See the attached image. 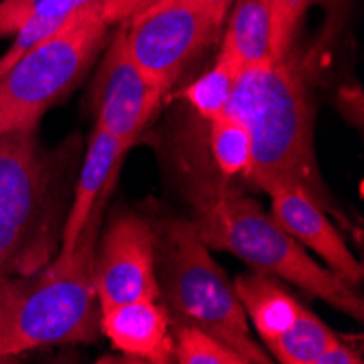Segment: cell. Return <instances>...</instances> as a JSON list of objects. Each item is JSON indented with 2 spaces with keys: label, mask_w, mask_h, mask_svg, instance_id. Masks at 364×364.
I'll return each instance as SVG.
<instances>
[{
  "label": "cell",
  "mask_w": 364,
  "mask_h": 364,
  "mask_svg": "<svg viewBox=\"0 0 364 364\" xmlns=\"http://www.w3.org/2000/svg\"><path fill=\"white\" fill-rule=\"evenodd\" d=\"M267 194L271 196L273 218L288 234L308 251L318 255L325 267L343 282L360 288L364 277L362 262L351 253L343 234L314 198L294 186H273Z\"/></svg>",
  "instance_id": "cell-10"
},
{
  "label": "cell",
  "mask_w": 364,
  "mask_h": 364,
  "mask_svg": "<svg viewBox=\"0 0 364 364\" xmlns=\"http://www.w3.org/2000/svg\"><path fill=\"white\" fill-rule=\"evenodd\" d=\"M177 364H247V360L194 325L173 323Z\"/></svg>",
  "instance_id": "cell-19"
},
{
  "label": "cell",
  "mask_w": 364,
  "mask_h": 364,
  "mask_svg": "<svg viewBox=\"0 0 364 364\" xmlns=\"http://www.w3.org/2000/svg\"><path fill=\"white\" fill-rule=\"evenodd\" d=\"M81 140L46 149L38 129L0 134V273L28 275L57 257Z\"/></svg>",
  "instance_id": "cell-2"
},
{
  "label": "cell",
  "mask_w": 364,
  "mask_h": 364,
  "mask_svg": "<svg viewBox=\"0 0 364 364\" xmlns=\"http://www.w3.org/2000/svg\"><path fill=\"white\" fill-rule=\"evenodd\" d=\"M227 112L240 116L253 140L249 181L259 190L294 186L327 212L343 218L329 192L314 146V112L304 65L292 50L238 77Z\"/></svg>",
  "instance_id": "cell-1"
},
{
  "label": "cell",
  "mask_w": 364,
  "mask_h": 364,
  "mask_svg": "<svg viewBox=\"0 0 364 364\" xmlns=\"http://www.w3.org/2000/svg\"><path fill=\"white\" fill-rule=\"evenodd\" d=\"M7 362H18V358H11V355L0 353V364H7Z\"/></svg>",
  "instance_id": "cell-25"
},
{
  "label": "cell",
  "mask_w": 364,
  "mask_h": 364,
  "mask_svg": "<svg viewBox=\"0 0 364 364\" xmlns=\"http://www.w3.org/2000/svg\"><path fill=\"white\" fill-rule=\"evenodd\" d=\"M161 0H90L92 11L101 18L109 28L129 22L151 7L159 5Z\"/></svg>",
  "instance_id": "cell-21"
},
{
  "label": "cell",
  "mask_w": 364,
  "mask_h": 364,
  "mask_svg": "<svg viewBox=\"0 0 364 364\" xmlns=\"http://www.w3.org/2000/svg\"><path fill=\"white\" fill-rule=\"evenodd\" d=\"M153 234L159 301L171 323L203 329L238 351L247 364H271V353L251 334L234 282L218 267L194 223L181 216L164 218L153 225Z\"/></svg>",
  "instance_id": "cell-4"
},
{
  "label": "cell",
  "mask_w": 364,
  "mask_h": 364,
  "mask_svg": "<svg viewBox=\"0 0 364 364\" xmlns=\"http://www.w3.org/2000/svg\"><path fill=\"white\" fill-rule=\"evenodd\" d=\"M314 0H271L273 9V59L284 57L288 50H292L296 33H299L301 20L308 11V7Z\"/></svg>",
  "instance_id": "cell-20"
},
{
  "label": "cell",
  "mask_w": 364,
  "mask_h": 364,
  "mask_svg": "<svg viewBox=\"0 0 364 364\" xmlns=\"http://www.w3.org/2000/svg\"><path fill=\"white\" fill-rule=\"evenodd\" d=\"M90 0H40V3L31 9L22 26L18 28L16 38L7 53L0 57V77H3L11 65L31 48H36L44 40L70 22V18L81 11Z\"/></svg>",
  "instance_id": "cell-15"
},
{
  "label": "cell",
  "mask_w": 364,
  "mask_h": 364,
  "mask_svg": "<svg viewBox=\"0 0 364 364\" xmlns=\"http://www.w3.org/2000/svg\"><path fill=\"white\" fill-rule=\"evenodd\" d=\"M107 36L109 26L87 3L55 36L24 53L0 77V134L38 129L42 116L85 79Z\"/></svg>",
  "instance_id": "cell-6"
},
{
  "label": "cell",
  "mask_w": 364,
  "mask_h": 364,
  "mask_svg": "<svg viewBox=\"0 0 364 364\" xmlns=\"http://www.w3.org/2000/svg\"><path fill=\"white\" fill-rule=\"evenodd\" d=\"M223 24L188 0H161L124 22L127 48L140 73L168 94L190 63L212 46Z\"/></svg>",
  "instance_id": "cell-7"
},
{
  "label": "cell",
  "mask_w": 364,
  "mask_h": 364,
  "mask_svg": "<svg viewBox=\"0 0 364 364\" xmlns=\"http://www.w3.org/2000/svg\"><path fill=\"white\" fill-rule=\"evenodd\" d=\"M201 240L216 251L242 259L251 271L267 273L310 292L349 318L362 323L364 304L358 288L343 282L323 262L312 257L249 196H220L192 220Z\"/></svg>",
  "instance_id": "cell-5"
},
{
  "label": "cell",
  "mask_w": 364,
  "mask_h": 364,
  "mask_svg": "<svg viewBox=\"0 0 364 364\" xmlns=\"http://www.w3.org/2000/svg\"><path fill=\"white\" fill-rule=\"evenodd\" d=\"M129 149H131L129 144L120 142L109 131L94 124L87 146L83 151V159L79 164L77 179H75L73 201H70L68 216H65V223H63L59 253L53 262H65L70 257L96 203L101 201V196L112 194L120 164L124 155L129 153Z\"/></svg>",
  "instance_id": "cell-11"
},
{
  "label": "cell",
  "mask_w": 364,
  "mask_h": 364,
  "mask_svg": "<svg viewBox=\"0 0 364 364\" xmlns=\"http://www.w3.org/2000/svg\"><path fill=\"white\" fill-rule=\"evenodd\" d=\"M164 96L166 94L155 87L131 59L124 24H118L92 83L94 124L134 146Z\"/></svg>",
  "instance_id": "cell-9"
},
{
  "label": "cell",
  "mask_w": 364,
  "mask_h": 364,
  "mask_svg": "<svg viewBox=\"0 0 364 364\" xmlns=\"http://www.w3.org/2000/svg\"><path fill=\"white\" fill-rule=\"evenodd\" d=\"M210 151L223 177H249L253 164V140L247 122L240 116L225 112L223 116L210 120Z\"/></svg>",
  "instance_id": "cell-18"
},
{
  "label": "cell",
  "mask_w": 364,
  "mask_h": 364,
  "mask_svg": "<svg viewBox=\"0 0 364 364\" xmlns=\"http://www.w3.org/2000/svg\"><path fill=\"white\" fill-rule=\"evenodd\" d=\"M234 290L249 325L255 327L264 347L279 338L304 308V304L296 301V296L282 286V279L267 273L253 271L236 277Z\"/></svg>",
  "instance_id": "cell-13"
},
{
  "label": "cell",
  "mask_w": 364,
  "mask_h": 364,
  "mask_svg": "<svg viewBox=\"0 0 364 364\" xmlns=\"http://www.w3.org/2000/svg\"><path fill=\"white\" fill-rule=\"evenodd\" d=\"M40 0H0V38L16 36Z\"/></svg>",
  "instance_id": "cell-22"
},
{
  "label": "cell",
  "mask_w": 364,
  "mask_h": 364,
  "mask_svg": "<svg viewBox=\"0 0 364 364\" xmlns=\"http://www.w3.org/2000/svg\"><path fill=\"white\" fill-rule=\"evenodd\" d=\"M336 341L338 334L304 306L286 332L267 345V351L282 364H316V360Z\"/></svg>",
  "instance_id": "cell-17"
},
{
  "label": "cell",
  "mask_w": 364,
  "mask_h": 364,
  "mask_svg": "<svg viewBox=\"0 0 364 364\" xmlns=\"http://www.w3.org/2000/svg\"><path fill=\"white\" fill-rule=\"evenodd\" d=\"M109 196H101L65 262L28 275L0 273V353L20 358L53 345H92L101 338L94 288V251Z\"/></svg>",
  "instance_id": "cell-3"
},
{
  "label": "cell",
  "mask_w": 364,
  "mask_h": 364,
  "mask_svg": "<svg viewBox=\"0 0 364 364\" xmlns=\"http://www.w3.org/2000/svg\"><path fill=\"white\" fill-rule=\"evenodd\" d=\"M101 336L127 360L175 362L173 323L159 299H140L101 310Z\"/></svg>",
  "instance_id": "cell-12"
},
{
  "label": "cell",
  "mask_w": 364,
  "mask_h": 364,
  "mask_svg": "<svg viewBox=\"0 0 364 364\" xmlns=\"http://www.w3.org/2000/svg\"><path fill=\"white\" fill-rule=\"evenodd\" d=\"M240 75L242 70L238 65L229 57L218 53L212 68L205 70L201 77H196L194 81H190L177 94V98H181L198 118L210 122L227 112Z\"/></svg>",
  "instance_id": "cell-16"
},
{
  "label": "cell",
  "mask_w": 364,
  "mask_h": 364,
  "mask_svg": "<svg viewBox=\"0 0 364 364\" xmlns=\"http://www.w3.org/2000/svg\"><path fill=\"white\" fill-rule=\"evenodd\" d=\"M188 3H194V5H198V7H203V9L210 11L214 18H218V20L225 22L227 11H229V7H231V3H234V0H188Z\"/></svg>",
  "instance_id": "cell-24"
},
{
  "label": "cell",
  "mask_w": 364,
  "mask_h": 364,
  "mask_svg": "<svg viewBox=\"0 0 364 364\" xmlns=\"http://www.w3.org/2000/svg\"><path fill=\"white\" fill-rule=\"evenodd\" d=\"M362 362L364 355L360 343H353V338H343V336H338V341L316 360V364H362Z\"/></svg>",
  "instance_id": "cell-23"
},
{
  "label": "cell",
  "mask_w": 364,
  "mask_h": 364,
  "mask_svg": "<svg viewBox=\"0 0 364 364\" xmlns=\"http://www.w3.org/2000/svg\"><path fill=\"white\" fill-rule=\"evenodd\" d=\"M94 288L101 310L159 299L151 220L131 210H118L109 218L105 234H98L94 251Z\"/></svg>",
  "instance_id": "cell-8"
},
{
  "label": "cell",
  "mask_w": 364,
  "mask_h": 364,
  "mask_svg": "<svg viewBox=\"0 0 364 364\" xmlns=\"http://www.w3.org/2000/svg\"><path fill=\"white\" fill-rule=\"evenodd\" d=\"M218 53L245 73L273 59L271 0H234L225 18Z\"/></svg>",
  "instance_id": "cell-14"
}]
</instances>
